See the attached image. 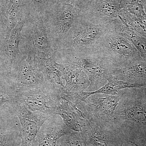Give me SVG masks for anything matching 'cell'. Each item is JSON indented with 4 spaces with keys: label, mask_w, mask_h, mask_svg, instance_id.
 Segmentation results:
<instances>
[{
    "label": "cell",
    "mask_w": 146,
    "mask_h": 146,
    "mask_svg": "<svg viewBox=\"0 0 146 146\" xmlns=\"http://www.w3.org/2000/svg\"><path fill=\"white\" fill-rule=\"evenodd\" d=\"M111 20L99 18L82 11L70 30L56 49L72 53L96 50L103 36L110 29Z\"/></svg>",
    "instance_id": "1"
},
{
    "label": "cell",
    "mask_w": 146,
    "mask_h": 146,
    "mask_svg": "<svg viewBox=\"0 0 146 146\" xmlns=\"http://www.w3.org/2000/svg\"><path fill=\"white\" fill-rule=\"evenodd\" d=\"M120 100L115 112L120 130H146V88H127L118 91Z\"/></svg>",
    "instance_id": "2"
},
{
    "label": "cell",
    "mask_w": 146,
    "mask_h": 146,
    "mask_svg": "<svg viewBox=\"0 0 146 146\" xmlns=\"http://www.w3.org/2000/svg\"><path fill=\"white\" fill-rule=\"evenodd\" d=\"M61 52V63L77 65L88 76L90 84L86 92L98 90L107 83L108 79L112 76L115 66L98 49L81 53Z\"/></svg>",
    "instance_id": "3"
},
{
    "label": "cell",
    "mask_w": 146,
    "mask_h": 146,
    "mask_svg": "<svg viewBox=\"0 0 146 146\" xmlns=\"http://www.w3.org/2000/svg\"><path fill=\"white\" fill-rule=\"evenodd\" d=\"M82 10L70 3L58 0L44 15V20L51 43L55 41L57 48L70 30Z\"/></svg>",
    "instance_id": "4"
},
{
    "label": "cell",
    "mask_w": 146,
    "mask_h": 146,
    "mask_svg": "<svg viewBox=\"0 0 146 146\" xmlns=\"http://www.w3.org/2000/svg\"><path fill=\"white\" fill-rule=\"evenodd\" d=\"M97 49L115 68L127 65L142 57L129 39L110 29L103 36Z\"/></svg>",
    "instance_id": "5"
},
{
    "label": "cell",
    "mask_w": 146,
    "mask_h": 146,
    "mask_svg": "<svg viewBox=\"0 0 146 146\" xmlns=\"http://www.w3.org/2000/svg\"><path fill=\"white\" fill-rule=\"evenodd\" d=\"M120 100L117 95L96 94L78 104L85 119L101 125L118 127L115 112Z\"/></svg>",
    "instance_id": "6"
},
{
    "label": "cell",
    "mask_w": 146,
    "mask_h": 146,
    "mask_svg": "<svg viewBox=\"0 0 146 146\" xmlns=\"http://www.w3.org/2000/svg\"><path fill=\"white\" fill-rule=\"evenodd\" d=\"M44 84V77L36 57L28 53L27 56L22 55L16 66L14 91L43 88Z\"/></svg>",
    "instance_id": "7"
},
{
    "label": "cell",
    "mask_w": 146,
    "mask_h": 146,
    "mask_svg": "<svg viewBox=\"0 0 146 146\" xmlns=\"http://www.w3.org/2000/svg\"><path fill=\"white\" fill-rule=\"evenodd\" d=\"M13 100L19 102L32 112H40L48 116L55 115L58 101L44 88L15 90Z\"/></svg>",
    "instance_id": "8"
},
{
    "label": "cell",
    "mask_w": 146,
    "mask_h": 146,
    "mask_svg": "<svg viewBox=\"0 0 146 146\" xmlns=\"http://www.w3.org/2000/svg\"><path fill=\"white\" fill-rule=\"evenodd\" d=\"M11 103L21 124L22 146H33L39 129L50 116L32 112L16 101L13 100Z\"/></svg>",
    "instance_id": "9"
},
{
    "label": "cell",
    "mask_w": 146,
    "mask_h": 146,
    "mask_svg": "<svg viewBox=\"0 0 146 146\" xmlns=\"http://www.w3.org/2000/svg\"><path fill=\"white\" fill-rule=\"evenodd\" d=\"M33 20L34 22L25 38L29 53L36 57H54V50L47 32L44 16H33Z\"/></svg>",
    "instance_id": "10"
},
{
    "label": "cell",
    "mask_w": 146,
    "mask_h": 146,
    "mask_svg": "<svg viewBox=\"0 0 146 146\" xmlns=\"http://www.w3.org/2000/svg\"><path fill=\"white\" fill-rule=\"evenodd\" d=\"M64 92L61 99L70 93L86 91L90 85L88 76L83 70L70 63H60Z\"/></svg>",
    "instance_id": "11"
},
{
    "label": "cell",
    "mask_w": 146,
    "mask_h": 146,
    "mask_svg": "<svg viewBox=\"0 0 146 146\" xmlns=\"http://www.w3.org/2000/svg\"><path fill=\"white\" fill-rule=\"evenodd\" d=\"M70 131L60 116L51 115L39 129V146H56L58 139Z\"/></svg>",
    "instance_id": "12"
},
{
    "label": "cell",
    "mask_w": 146,
    "mask_h": 146,
    "mask_svg": "<svg viewBox=\"0 0 146 146\" xmlns=\"http://www.w3.org/2000/svg\"><path fill=\"white\" fill-rule=\"evenodd\" d=\"M112 75L122 81L146 87V58L142 57L127 65L115 67Z\"/></svg>",
    "instance_id": "13"
},
{
    "label": "cell",
    "mask_w": 146,
    "mask_h": 146,
    "mask_svg": "<svg viewBox=\"0 0 146 146\" xmlns=\"http://www.w3.org/2000/svg\"><path fill=\"white\" fill-rule=\"evenodd\" d=\"M130 0H92L82 11L99 18L112 20L117 18Z\"/></svg>",
    "instance_id": "14"
},
{
    "label": "cell",
    "mask_w": 146,
    "mask_h": 146,
    "mask_svg": "<svg viewBox=\"0 0 146 146\" xmlns=\"http://www.w3.org/2000/svg\"><path fill=\"white\" fill-rule=\"evenodd\" d=\"M54 114L60 116L65 125L71 130L82 131L86 119L80 117L72 106L65 100L61 99L58 102Z\"/></svg>",
    "instance_id": "15"
},
{
    "label": "cell",
    "mask_w": 146,
    "mask_h": 146,
    "mask_svg": "<svg viewBox=\"0 0 146 146\" xmlns=\"http://www.w3.org/2000/svg\"><path fill=\"white\" fill-rule=\"evenodd\" d=\"M110 28V29L129 39L140 52L141 56L146 58V37L129 28L119 17L111 20Z\"/></svg>",
    "instance_id": "16"
},
{
    "label": "cell",
    "mask_w": 146,
    "mask_h": 146,
    "mask_svg": "<svg viewBox=\"0 0 146 146\" xmlns=\"http://www.w3.org/2000/svg\"><path fill=\"white\" fill-rule=\"evenodd\" d=\"M141 86L136 84L119 80L113 75L108 79L107 83L97 91L90 92V95L96 94H104L110 95H117L118 91L127 88H140Z\"/></svg>",
    "instance_id": "17"
},
{
    "label": "cell",
    "mask_w": 146,
    "mask_h": 146,
    "mask_svg": "<svg viewBox=\"0 0 146 146\" xmlns=\"http://www.w3.org/2000/svg\"><path fill=\"white\" fill-rule=\"evenodd\" d=\"M118 17L131 29L146 37V17L136 18L123 9Z\"/></svg>",
    "instance_id": "18"
},
{
    "label": "cell",
    "mask_w": 146,
    "mask_h": 146,
    "mask_svg": "<svg viewBox=\"0 0 146 146\" xmlns=\"http://www.w3.org/2000/svg\"><path fill=\"white\" fill-rule=\"evenodd\" d=\"M25 19H22L18 21L16 27L13 30L9 41V48L11 60L12 61L13 59H15L17 55L20 53L19 50V42L21 39L23 38L21 35L22 30L25 23Z\"/></svg>",
    "instance_id": "19"
},
{
    "label": "cell",
    "mask_w": 146,
    "mask_h": 146,
    "mask_svg": "<svg viewBox=\"0 0 146 146\" xmlns=\"http://www.w3.org/2000/svg\"><path fill=\"white\" fill-rule=\"evenodd\" d=\"M35 16H44L45 13L58 0H25Z\"/></svg>",
    "instance_id": "20"
},
{
    "label": "cell",
    "mask_w": 146,
    "mask_h": 146,
    "mask_svg": "<svg viewBox=\"0 0 146 146\" xmlns=\"http://www.w3.org/2000/svg\"><path fill=\"white\" fill-rule=\"evenodd\" d=\"M65 146H87L85 141L79 135L73 134L69 136L65 141Z\"/></svg>",
    "instance_id": "21"
},
{
    "label": "cell",
    "mask_w": 146,
    "mask_h": 146,
    "mask_svg": "<svg viewBox=\"0 0 146 146\" xmlns=\"http://www.w3.org/2000/svg\"><path fill=\"white\" fill-rule=\"evenodd\" d=\"M65 2L73 5L80 10H83L92 0H61Z\"/></svg>",
    "instance_id": "22"
},
{
    "label": "cell",
    "mask_w": 146,
    "mask_h": 146,
    "mask_svg": "<svg viewBox=\"0 0 146 146\" xmlns=\"http://www.w3.org/2000/svg\"><path fill=\"white\" fill-rule=\"evenodd\" d=\"M12 97V95L0 91V106H2L7 102L11 103Z\"/></svg>",
    "instance_id": "23"
},
{
    "label": "cell",
    "mask_w": 146,
    "mask_h": 146,
    "mask_svg": "<svg viewBox=\"0 0 146 146\" xmlns=\"http://www.w3.org/2000/svg\"><path fill=\"white\" fill-rule=\"evenodd\" d=\"M131 143H132L135 145L136 146H146V145L145 144H144V145H138V144L136 143H133V142H131Z\"/></svg>",
    "instance_id": "24"
},
{
    "label": "cell",
    "mask_w": 146,
    "mask_h": 146,
    "mask_svg": "<svg viewBox=\"0 0 146 146\" xmlns=\"http://www.w3.org/2000/svg\"><path fill=\"white\" fill-rule=\"evenodd\" d=\"M145 88H146V87H145Z\"/></svg>",
    "instance_id": "25"
}]
</instances>
